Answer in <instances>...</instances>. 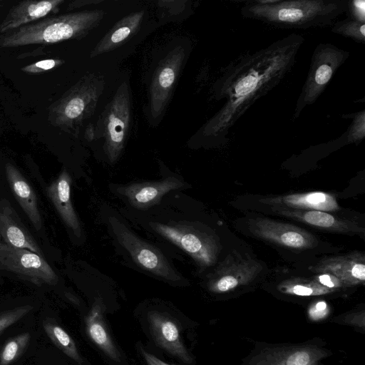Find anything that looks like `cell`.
I'll use <instances>...</instances> for the list:
<instances>
[{
	"mask_svg": "<svg viewBox=\"0 0 365 365\" xmlns=\"http://www.w3.org/2000/svg\"><path fill=\"white\" fill-rule=\"evenodd\" d=\"M91 97L88 86L79 82L48 107V121L54 127L71 132L81 119Z\"/></svg>",
	"mask_w": 365,
	"mask_h": 365,
	"instance_id": "obj_9",
	"label": "cell"
},
{
	"mask_svg": "<svg viewBox=\"0 0 365 365\" xmlns=\"http://www.w3.org/2000/svg\"><path fill=\"white\" fill-rule=\"evenodd\" d=\"M103 15L102 11H85L49 16L0 36L1 48L49 44L85 34Z\"/></svg>",
	"mask_w": 365,
	"mask_h": 365,
	"instance_id": "obj_3",
	"label": "cell"
},
{
	"mask_svg": "<svg viewBox=\"0 0 365 365\" xmlns=\"http://www.w3.org/2000/svg\"><path fill=\"white\" fill-rule=\"evenodd\" d=\"M274 208L275 212L279 215L328 231L354 232L360 230L353 222L339 218L324 211L300 210L281 206H274Z\"/></svg>",
	"mask_w": 365,
	"mask_h": 365,
	"instance_id": "obj_20",
	"label": "cell"
},
{
	"mask_svg": "<svg viewBox=\"0 0 365 365\" xmlns=\"http://www.w3.org/2000/svg\"><path fill=\"white\" fill-rule=\"evenodd\" d=\"M0 239L6 245L43 256L40 247L7 200L0 201Z\"/></svg>",
	"mask_w": 365,
	"mask_h": 365,
	"instance_id": "obj_16",
	"label": "cell"
},
{
	"mask_svg": "<svg viewBox=\"0 0 365 365\" xmlns=\"http://www.w3.org/2000/svg\"><path fill=\"white\" fill-rule=\"evenodd\" d=\"M183 57V49L178 47L168 55L155 75L151 88V110L155 117L164 108Z\"/></svg>",
	"mask_w": 365,
	"mask_h": 365,
	"instance_id": "obj_15",
	"label": "cell"
},
{
	"mask_svg": "<svg viewBox=\"0 0 365 365\" xmlns=\"http://www.w3.org/2000/svg\"><path fill=\"white\" fill-rule=\"evenodd\" d=\"M6 176L12 193L36 231L42 228V220L36 195L19 169L11 163L5 166Z\"/></svg>",
	"mask_w": 365,
	"mask_h": 365,
	"instance_id": "obj_18",
	"label": "cell"
},
{
	"mask_svg": "<svg viewBox=\"0 0 365 365\" xmlns=\"http://www.w3.org/2000/svg\"><path fill=\"white\" fill-rule=\"evenodd\" d=\"M130 117L128 87L124 83L119 88L106 119L105 152L110 163L118 158L128 133Z\"/></svg>",
	"mask_w": 365,
	"mask_h": 365,
	"instance_id": "obj_8",
	"label": "cell"
},
{
	"mask_svg": "<svg viewBox=\"0 0 365 365\" xmlns=\"http://www.w3.org/2000/svg\"><path fill=\"white\" fill-rule=\"evenodd\" d=\"M147 318L156 344L182 362L192 364L193 359L182 340L175 321L158 311L149 312Z\"/></svg>",
	"mask_w": 365,
	"mask_h": 365,
	"instance_id": "obj_12",
	"label": "cell"
},
{
	"mask_svg": "<svg viewBox=\"0 0 365 365\" xmlns=\"http://www.w3.org/2000/svg\"><path fill=\"white\" fill-rule=\"evenodd\" d=\"M86 330L91 341L108 358L116 362L120 361V353L107 329L103 304L99 299L96 300L86 319Z\"/></svg>",
	"mask_w": 365,
	"mask_h": 365,
	"instance_id": "obj_21",
	"label": "cell"
},
{
	"mask_svg": "<svg viewBox=\"0 0 365 365\" xmlns=\"http://www.w3.org/2000/svg\"><path fill=\"white\" fill-rule=\"evenodd\" d=\"M326 356L324 350L314 346H284L264 351L249 365H319Z\"/></svg>",
	"mask_w": 365,
	"mask_h": 365,
	"instance_id": "obj_13",
	"label": "cell"
},
{
	"mask_svg": "<svg viewBox=\"0 0 365 365\" xmlns=\"http://www.w3.org/2000/svg\"><path fill=\"white\" fill-rule=\"evenodd\" d=\"M331 32L352 41L364 44L365 43V22L356 21L347 16L335 21L331 27Z\"/></svg>",
	"mask_w": 365,
	"mask_h": 365,
	"instance_id": "obj_26",
	"label": "cell"
},
{
	"mask_svg": "<svg viewBox=\"0 0 365 365\" xmlns=\"http://www.w3.org/2000/svg\"><path fill=\"white\" fill-rule=\"evenodd\" d=\"M185 186L178 178L168 177L158 181L136 182L116 187V192L138 209H148L158 203L168 192Z\"/></svg>",
	"mask_w": 365,
	"mask_h": 365,
	"instance_id": "obj_11",
	"label": "cell"
},
{
	"mask_svg": "<svg viewBox=\"0 0 365 365\" xmlns=\"http://www.w3.org/2000/svg\"><path fill=\"white\" fill-rule=\"evenodd\" d=\"M86 137L89 140H91L93 138V137H94L93 130L91 127L88 128V129L86 130Z\"/></svg>",
	"mask_w": 365,
	"mask_h": 365,
	"instance_id": "obj_36",
	"label": "cell"
},
{
	"mask_svg": "<svg viewBox=\"0 0 365 365\" xmlns=\"http://www.w3.org/2000/svg\"><path fill=\"white\" fill-rule=\"evenodd\" d=\"M344 321L350 324L356 325L359 327H364V312L354 313L346 317Z\"/></svg>",
	"mask_w": 365,
	"mask_h": 365,
	"instance_id": "obj_35",
	"label": "cell"
},
{
	"mask_svg": "<svg viewBox=\"0 0 365 365\" xmlns=\"http://www.w3.org/2000/svg\"><path fill=\"white\" fill-rule=\"evenodd\" d=\"M141 354L146 362L147 365H173L168 364L159 358L156 357L153 354L148 352L143 349H140Z\"/></svg>",
	"mask_w": 365,
	"mask_h": 365,
	"instance_id": "obj_34",
	"label": "cell"
},
{
	"mask_svg": "<svg viewBox=\"0 0 365 365\" xmlns=\"http://www.w3.org/2000/svg\"><path fill=\"white\" fill-rule=\"evenodd\" d=\"M263 202L274 206L324 212L333 211L338 208L336 200L331 195L322 192L269 197L264 199Z\"/></svg>",
	"mask_w": 365,
	"mask_h": 365,
	"instance_id": "obj_22",
	"label": "cell"
},
{
	"mask_svg": "<svg viewBox=\"0 0 365 365\" xmlns=\"http://www.w3.org/2000/svg\"><path fill=\"white\" fill-rule=\"evenodd\" d=\"M108 222L118 242L136 264L168 282L180 283L183 280L159 250L142 240L118 218L110 217Z\"/></svg>",
	"mask_w": 365,
	"mask_h": 365,
	"instance_id": "obj_5",
	"label": "cell"
},
{
	"mask_svg": "<svg viewBox=\"0 0 365 365\" xmlns=\"http://www.w3.org/2000/svg\"><path fill=\"white\" fill-rule=\"evenodd\" d=\"M143 11L124 18L101 41L94 51L95 54L108 51L125 40L138 27Z\"/></svg>",
	"mask_w": 365,
	"mask_h": 365,
	"instance_id": "obj_24",
	"label": "cell"
},
{
	"mask_svg": "<svg viewBox=\"0 0 365 365\" xmlns=\"http://www.w3.org/2000/svg\"><path fill=\"white\" fill-rule=\"evenodd\" d=\"M349 56V51L329 43H319L313 51L305 82L293 114L296 120L304 108L316 102L335 72Z\"/></svg>",
	"mask_w": 365,
	"mask_h": 365,
	"instance_id": "obj_4",
	"label": "cell"
},
{
	"mask_svg": "<svg viewBox=\"0 0 365 365\" xmlns=\"http://www.w3.org/2000/svg\"><path fill=\"white\" fill-rule=\"evenodd\" d=\"M304 41L302 36L292 34L235 61L220 91L226 101L205 133H225L256 101L277 86L294 66Z\"/></svg>",
	"mask_w": 365,
	"mask_h": 365,
	"instance_id": "obj_1",
	"label": "cell"
},
{
	"mask_svg": "<svg viewBox=\"0 0 365 365\" xmlns=\"http://www.w3.org/2000/svg\"><path fill=\"white\" fill-rule=\"evenodd\" d=\"M282 292L299 296H314L328 294L335 290L327 288L318 282L291 281L281 286Z\"/></svg>",
	"mask_w": 365,
	"mask_h": 365,
	"instance_id": "obj_27",
	"label": "cell"
},
{
	"mask_svg": "<svg viewBox=\"0 0 365 365\" xmlns=\"http://www.w3.org/2000/svg\"><path fill=\"white\" fill-rule=\"evenodd\" d=\"M250 227L252 232L255 235L285 247L309 248L317 242L315 237L304 230L269 219L253 220Z\"/></svg>",
	"mask_w": 365,
	"mask_h": 365,
	"instance_id": "obj_10",
	"label": "cell"
},
{
	"mask_svg": "<svg viewBox=\"0 0 365 365\" xmlns=\"http://www.w3.org/2000/svg\"><path fill=\"white\" fill-rule=\"evenodd\" d=\"M349 0H250L240 8L246 19L282 29L331 26L346 12Z\"/></svg>",
	"mask_w": 365,
	"mask_h": 365,
	"instance_id": "obj_2",
	"label": "cell"
},
{
	"mask_svg": "<svg viewBox=\"0 0 365 365\" xmlns=\"http://www.w3.org/2000/svg\"><path fill=\"white\" fill-rule=\"evenodd\" d=\"M31 334L28 332L19 334L9 340L0 352V365H9L26 349Z\"/></svg>",
	"mask_w": 365,
	"mask_h": 365,
	"instance_id": "obj_28",
	"label": "cell"
},
{
	"mask_svg": "<svg viewBox=\"0 0 365 365\" xmlns=\"http://www.w3.org/2000/svg\"><path fill=\"white\" fill-rule=\"evenodd\" d=\"M63 61L58 58H48L38 61L21 68V70L29 75H37L45 71L54 69L62 65Z\"/></svg>",
	"mask_w": 365,
	"mask_h": 365,
	"instance_id": "obj_30",
	"label": "cell"
},
{
	"mask_svg": "<svg viewBox=\"0 0 365 365\" xmlns=\"http://www.w3.org/2000/svg\"><path fill=\"white\" fill-rule=\"evenodd\" d=\"M317 282L322 285L334 290L346 287L341 280L334 275L328 273H321L320 275L317 277Z\"/></svg>",
	"mask_w": 365,
	"mask_h": 365,
	"instance_id": "obj_32",
	"label": "cell"
},
{
	"mask_svg": "<svg viewBox=\"0 0 365 365\" xmlns=\"http://www.w3.org/2000/svg\"><path fill=\"white\" fill-rule=\"evenodd\" d=\"M315 270L334 275L346 286L364 283L365 280L364 257L359 253L324 259Z\"/></svg>",
	"mask_w": 365,
	"mask_h": 365,
	"instance_id": "obj_19",
	"label": "cell"
},
{
	"mask_svg": "<svg viewBox=\"0 0 365 365\" xmlns=\"http://www.w3.org/2000/svg\"><path fill=\"white\" fill-rule=\"evenodd\" d=\"M256 273V266L240 262L224 265L219 268L209 282L212 292L222 293L230 291L238 286L247 283Z\"/></svg>",
	"mask_w": 365,
	"mask_h": 365,
	"instance_id": "obj_23",
	"label": "cell"
},
{
	"mask_svg": "<svg viewBox=\"0 0 365 365\" xmlns=\"http://www.w3.org/2000/svg\"><path fill=\"white\" fill-rule=\"evenodd\" d=\"M150 225L160 235L189 254L199 265L207 267L215 262L217 251L215 242L197 226L186 222Z\"/></svg>",
	"mask_w": 365,
	"mask_h": 365,
	"instance_id": "obj_6",
	"label": "cell"
},
{
	"mask_svg": "<svg viewBox=\"0 0 365 365\" xmlns=\"http://www.w3.org/2000/svg\"><path fill=\"white\" fill-rule=\"evenodd\" d=\"M33 309L31 305H24L0 313V334Z\"/></svg>",
	"mask_w": 365,
	"mask_h": 365,
	"instance_id": "obj_29",
	"label": "cell"
},
{
	"mask_svg": "<svg viewBox=\"0 0 365 365\" xmlns=\"http://www.w3.org/2000/svg\"><path fill=\"white\" fill-rule=\"evenodd\" d=\"M71 178L63 169L47 187V194L65 225L76 236L80 237L81 228L71 198Z\"/></svg>",
	"mask_w": 365,
	"mask_h": 365,
	"instance_id": "obj_17",
	"label": "cell"
},
{
	"mask_svg": "<svg viewBox=\"0 0 365 365\" xmlns=\"http://www.w3.org/2000/svg\"><path fill=\"white\" fill-rule=\"evenodd\" d=\"M1 0H0V4H1Z\"/></svg>",
	"mask_w": 365,
	"mask_h": 365,
	"instance_id": "obj_37",
	"label": "cell"
},
{
	"mask_svg": "<svg viewBox=\"0 0 365 365\" xmlns=\"http://www.w3.org/2000/svg\"><path fill=\"white\" fill-rule=\"evenodd\" d=\"M329 312L327 304L325 302L320 301L313 304L309 309V316L313 320L324 319Z\"/></svg>",
	"mask_w": 365,
	"mask_h": 365,
	"instance_id": "obj_33",
	"label": "cell"
},
{
	"mask_svg": "<svg viewBox=\"0 0 365 365\" xmlns=\"http://www.w3.org/2000/svg\"><path fill=\"white\" fill-rule=\"evenodd\" d=\"M63 0L23 1L14 6L0 24V35L56 13Z\"/></svg>",
	"mask_w": 365,
	"mask_h": 365,
	"instance_id": "obj_14",
	"label": "cell"
},
{
	"mask_svg": "<svg viewBox=\"0 0 365 365\" xmlns=\"http://www.w3.org/2000/svg\"><path fill=\"white\" fill-rule=\"evenodd\" d=\"M42 324L51 341L66 356L77 364L82 365L83 359L72 337L51 319H44Z\"/></svg>",
	"mask_w": 365,
	"mask_h": 365,
	"instance_id": "obj_25",
	"label": "cell"
},
{
	"mask_svg": "<svg viewBox=\"0 0 365 365\" xmlns=\"http://www.w3.org/2000/svg\"><path fill=\"white\" fill-rule=\"evenodd\" d=\"M0 269L17 274L37 286L53 285L58 278L44 257L26 249L11 247L0 239Z\"/></svg>",
	"mask_w": 365,
	"mask_h": 365,
	"instance_id": "obj_7",
	"label": "cell"
},
{
	"mask_svg": "<svg viewBox=\"0 0 365 365\" xmlns=\"http://www.w3.org/2000/svg\"><path fill=\"white\" fill-rule=\"evenodd\" d=\"M349 17L365 22L364 1L349 0L346 12Z\"/></svg>",
	"mask_w": 365,
	"mask_h": 365,
	"instance_id": "obj_31",
	"label": "cell"
}]
</instances>
